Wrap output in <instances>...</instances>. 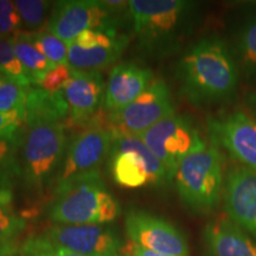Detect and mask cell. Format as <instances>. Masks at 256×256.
<instances>
[{"mask_svg":"<svg viewBox=\"0 0 256 256\" xmlns=\"http://www.w3.org/2000/svg\"><path fill=\"white\" fill-rule=\"evenodd\" d=\"M18 14L20 16L23 25L28 30L40 28L46 16L49 14L52 2L44 0H17L14 2Z\"/></svg>","mask_w":256,"mask_h":256,"instance_id":"cell-27","label":"cell"},{"mask_svg":"<svg viewBox=\"0 0 256 256\" xmlns=\"http://www.w3.org/2000/svg\"><path fill=\"white\" fill-rule=\"evenodd\" d=\"M68 104L69 120L82 124L88 120L104 102L106 84L100 72H78L74 69L72 78L63 89Z\"/></svg>","mask_w":256,"mask_h":256,"instance_id":"cell-16","label":"cell"},{"mask_svg":"<svg viewBox=\"0 0 256 256\" xmlns=\"http://www.w3.org/2000/svg\"><path fill=\"white\" fill-rule=\"evenodd\" d=\"M209 256H256V243L228 216H220L204 229Z\"/></svg>","mask_w":256,"mask_h":256,"instance_id":"cell-18","label":"cell"},{"mask_svg":"<svg viewBox=\"0 0 256 256\" xmlns=\"http://www.w3.org/2000/svg\"><path fill=\"white\" fill-rule=\"evenodd\" d=\"M112 130L94 126L78 134L68 146L55 180V188L82 176L100 171L98 166L110 156Z\"/></svg>","mask_w":256,"mask_h":256,"instance_id":"cell-11","label":"cell"},{"mask_svg":"<svg viewBox=\"0 0 256 256\" xmlns=\"http://www.w3.org/2000/svg\"><path fill=\"white\" fill-rule=\"evenodd\" d=\"M174 114V108L168 86L162 80H156L132 104L110 112V121L114 127L112 130L140 134Z\"/></svg>","mask_w":256,"mask_h":256,"instance_id":"cell-10","label":"cell"},{"mask_svg":"<svg viewBox=\"0 0 256 256\" xmlns=\"http://www.w3.org/2000/svg\"><path fill=\"white\" fill-rule=\"evenodd\" d=\"M153 82L151 70L134 63H120L112 69L104 95V108L119 110L139 98Z\"/></svg>","mask_w":256,"mask_h":256,"instance_id":"cell-17","label":"cell"},{"mask_svg":"<svg viewBox=\"0 0 256 256\" xmlns=\"http://www.w3.org/2000/svg\"><path fill=\"white\" fill-rule=\"evenodd\" d=\"M196 8L194 2L186 0L128 2L139 50L152 57L176 52L190 34Z\"/></svg>","mask_w":256,"mask_h":256,"instance_id":"cell-2","label":"cell"},{"mask_svg":"<svg viewBox=\"0 0 256 256\" xmlns=\"http://www.w3.org/2000/svg\"><path fill=\"white\" fill-rule=\"evenodd\" d=\"M69 119L68 104L63 90L49 92L40 87L26 89L25 102V124L26 126L37 122H60Z\"/></svg>","mask_w":256,"mask_h":256,"instance_id":"cell-19","label":"cell"},{"mask_svg":"<svg viewBox=\"0 0 256 256\" xmlns=\"http://www.w3.org/2000/svg\"><path fill=\"white\" fill-rule=\"evenodd\" d=\"M120 204L108 191L100 171L92 172L55 188L49 218L55 224H101L114 222Z\"/></svg>","mask_w":256,"mask_h":256,"instance_id":"cell-3","label":"cell"},{"mask_svg":"<svg viewBox=\"0 0 256 256\" xmlns=\"http://www.w3.org/2000/svg\"><path fill=\"white\" fill-rule=\"evenodd\" d=\"M114 14L104 2L63 0L54 4L46 30L70 43L84 31L116 26Z\"/></svg>","mask_w":256,"mask_h":256,"instance_id":"cell-9","label":"cell"},{"mask_svg":"<svg viewBox=\"0 0 256 256\" xmlns=\"http://www.w3.org/2000/svg\"><path fill=\"white\" fill-rule=\"evenodd\" d=\"M113 140L108 164L112 177L119 186L139 188L159 186L171 182L158 158L136 134L112 130Z\"/></svg>","mask_w":256,"mask_h":256,"instance_id":"cell-6","label":"cell"},{"mask_svg":"<svg viewBox=\"0 0 256 256\" xmlns=\"http://www.w3.org/2000/svg\"><path fill=\"white\" fill-rule=\"evenodd\" d=\"M42 235L60 248L82 255L110 256L122 250L116 232L101 224H54Z\"/></svg>","mask_w":256,"mask_h":256,"instance_id":"cell-13","label":"cell"},{"mask_svg":"<svg viewBox=\"0 0 256 256\" xmlns=\"http://www.w3.org/2000/svg\"><path fill=\"white\" fill-rule=\"evenodd\" d=\"M74 69L69 64H60L51 69L49 72L40 80L37 87L49 92H57L63 90L66 83L72 78Z\"/></svg>","mask_w":256,"mask_h":256,"instance_id":"cell-30","label":"cell"},{"mask_svg":"<svg viewBox=\"0 0 256 256\" xmlns=\"http://www.w3.org/2000/svg\"><path fill=\"white\" fill-rule=\"evenodd\" d=\"M26 226V220L17 215L12 206L0 208V242H18Z\"/></svg>","mask_w":256,"mask_h":256,"instance_id":"cell-28","label":"cell"},{"mask_svg":"<svg viewBox=\"0 0 256 256\" xmlns=\"http://www.w3.org/2000/svg\"><path fill=\"white\" fill-rule=\"evenodd\" d=\"M32 40L38 50L56 66L68 64V43L60 40L50 31L40 30L32 34Z\"/></svg>","mask_w":256,"mask_h":256,"instance_id":"cell-25","label":"cell"},{"mask_svg":"<svg viewBox=\"0 0 256 256\" xmlns=\"http://www.w3.org/2000/svg\"><path fill=\"white\" fill-rule=\"evenodd\" d=\"M136 136L162 162L171 180L180 162L206 145L191 121L176 114Z\"/></svg>","mask_w":256,"mask_h":256,"instance_id":"cell-7","label":"cell"},{"mask_svg":"<svg viewBox=\"0 0 256 256\" xmlns=\"http://www.w3.org/2000/svg\"><path fill=\"white\" fill-rule=\"evenodd\" d=\"M20 142L0 139V188H14L16 182L22 177L18 147Z\"/></svg>","mask_w":256,"mask_h":256,"instance_id":"cell-22","label":"cell"},{"mask_svg":"<svg viewBox=\"0 0 256 256\" xmlns=\"http://www.w3.org/2000/svg\"><path fill=\"white\" fill-rule=\"evenodd\" d=\"M214 145L226 150L244 168L256 171V121L248 115H223L209 121Z\"/></svg>","mask_w":256,"mask_h":256,"instance_id":"cell-14","label":"cell"},{"mask_svg":"<svg viewBox=\"0 0 256 256\" xmlns=\"http://www.w3.org/2000/svg\"><path fill=\"white\" fill-rule=\"evenodd\" d=\"M248 104L250 107V110H252V113L256 114V94H252L248 100Z\"/></svg>","mask_w":256,"mask_h":256,"instance_id":"cell-35","label":"cell"},{"mask_svg":"<svg viewBox=\"0 0 256 256\" xmlns=\"http://www.w3.org/2000/svg\"><path fill=\"white\" fill-rule=\"evenodd\" d=\"M26 89L14 80L0 75V112L18 113L25 119Z\"/></svg>","mask_w":256,"mask_h":256,"instance_id":"cell-24","label":"cell"},{"mask_svg":"<svg viewBox=\"0 0 256 256\" xmlns=\"http://www.w3.org/2000/svg\"><path fill=\"white\" fill-rule=\"evenodd\" d=\"M124 256H171L162 254V252H156L152 250H148V249L140 247L136 243L132 241H128L126 246L122 247V252H121Z\"/></svg>","mask_w":256,"mask_h":256,"instance_id":"cell-32","label":"cell"},{"mask_svg":"<svg viewBox=\"0 0 256 256\" xmlns=\"http://www.w3.org/2000/svg\"><path fill=\"white\" fill-rule=\"evenodd\" d=\"M25 124V119L18 113L0 112V139L20 142L19 132Z\"/></svg>","mask_w":256,"mask_h":256,"instance_id":"cell-31","label":"cell"},{"mask_svg":"<svg viewBox=\"0 0 256 256\" xmlns=\"http://www.w3.org/2000/svg\"><path fill=\"white\" fill-rule=\"evenodd\" d=\"M0 75L14 80L25 88L32 87L30 78L16 56L11 38H0Z\"/></svg>","mask_w":256,"mask_h":256,"instance_id":"cell-23","label":"cell"},{"mask_svg":"<svg viewBox=\"0 0 256 256\" xmlns=\"http://www.w3.org/2000/svg\"><path fill=\"white\" fill-rule=\"evenodd\" d=\"M178 194L188 209L206 214L220 204L223 190V158L215 145L188 156L174 174Z\"/></svg>","mask_w":256,"mask_h":256,"instance_id":"cell-5","label":"cell"},{"mask_svg":"<svg viewBox=\"0 0 256 256\" xmlns=\"http://www.w3.org/2000/svg\"><path fill=\"white\" fill-rule=\"evenodd\" d=\"M182 92L194 104H210L230 98L238 86V66L224 43L203 38L178 64Z\"/></svg>","mask_w":256,"mask_h":256,"instance_id":"cell-1","label":"cell"},{"mask_svg":"<svg viewBox=\"0 0 256 256\" xmlns=\"http://www.w3.org/2000/svg\"><path fill=\"white\" fill-rule=\"evenodd\" d=\"M12 46H14L16 56L19 62L24 66L25 72L31 80L34 87H37L40 80L57 66L56 64L50 62L43 54L38 50L32 40V34L19 32L14 37L11 38Z\"/></svg>","mask_w":256,"mask_h":256,"instance_id":"cell-20","label":"cell"},{"mask_svg":"<svg viewBox=\"0 0 256 256\" xmlns=\"http://www.w3.org/2000/svg\"><path fill=\"white\" fill-rule=\"evenodd\" d=\"M20 256H88L78 254L60 248L54 244L49 240H46L43 235H32L25 240L20 244ZM110 256H124L122 254L110 255Z\"/></svg>","mask_w":256,"mask_h":256,"instance_id":"cell-26","label":"cell"},{"mask_svg":"<svg viewBox=\"0 0 256 256\" xmlns=\"http://www.w3.org/2000/svg\"><path fill=\"white\" fill-rule=\"evenodd\" d=\"M124 228L130 241L148 250L171 256H188V242L174 224L142 210L128 211Z\"/></svg>","mask_w":256,"mask_h":256,"instance_id":"cell-12","label":"cell"},{"mask_svg":"<svg viewBox=\"0 0 256 256\" xmlns=\"http://www.w3.org/2000/svg\"><path fill=\"white\" fill-rule=\"evenodd\" d=\"M236 56L244 72H256V16L248 19L238 32Z\"/></svg>","mask_w":256,"mask_h":256,"instance_id":"cell-21","label":"cell"},{"mask_svg":"<svg viewBox=\"0 0 256 256\" xmlns=\"http://www.w3.org/2000/svg\"><path fill=\"white\" fill-rule=\"evenodd\" d=\"M128 43L116 26L84 31L68 43V64L78 72H100L120 58Z\"/></svg>","mask_w":256,"mask_h":256,"instance_id":"cell-8","label":"cell"},{"mask_svg":"<svg viewBox=\"0 0 256 256\" xmlns=\"http://www.w3.org/2000/svg\"><path fill=\"white\" fill-rule=\"evenodd\" d=\"M14 190L8 188H0V208L12 206Z\"/></svg>","mask_w":256,"mask_h":256,"instance_id":"cell-34","label":"cell"},{"mask_svg":"<svg viewBox=\"0 0 256 256\" xmlns=\"http://www.w3.org/2000/svg\"><path fill=\"white\" fill-rule=\"evenodd\" d=\"M20 252L19 242H0V256H16Z\"/></svg>","mask_w":256,"mask_h":256,"instance_id":"cell-33","label":"cell"},{"mask_svg":"<svg viewBox=\"0 0 256 256\" xmlns=\"http://www.w3.org/2000/svg\"><path fill=\"white\" fill-rule=\"evenodd\" d=\"M22 144V178L28 190L40 192L56 180L66 148L63 124L37 122L28 126Z\"/></svg>","mask_w":256,"mask_h":256,"instance_id":"cell-4","label":"cell"},{"mask_svg":"<svg viewBox=\"0 0 256 256\" xmlns=\"http://www.w3.org/2000/svg\"><path fill=\"white\" fill-rule=\"evenodd\" d=\"M226 216L256 240V171L240 166L226 176L223 190Z\"/></svg>","mask_w":256,"mask_h":256,"instance_id":"cell-15","label":"cell"},{"mask_svg":"<svg viewBox=\"0 0 256 256\" xmlns=\"http://www.w3.org/2000/svg\"><path fill=\"white\" fill-rule=\"evenodd\" d=\"M23 25L14 2L0 0V38H12L20 32Z\"/></svg>","mask_w":256,"mask_h":256,"instance_id":"cell-29","label":"cell"}]
</instances>
